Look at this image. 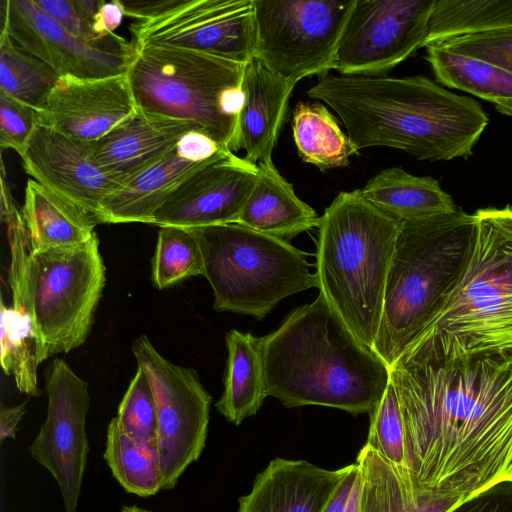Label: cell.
Instances as JSON below:
<instances>
[{"mask_svg":"<svg viewBox=\"0 0 512 512\" xmlns=\"http://www.w3.org/2000/svg\"><path fill=\"white\" fill-rule=\"evenodd\" d=\"M389 381L418 496L458 506L512 480V360L402 354Z\"/></svg>","mask_w":512,"mask_h":512,"instance_id":"1","label":"cell"},{"mask_svg":"<svg viewBox=\"0 0 512 512\" xmlns=\"http://www.w3.org/2000/svg\"><path fill=\"white\" fill-rule=\"evenodd\" d=\"M307 94L337 113L358 150L384 146L419 160L469 156L489 122L477 101L423 76L327 74Z\"/></svg>","mask_w":512,"mask_h":512,"instance_id":"2","label":"cell"},{"mask_svg":"<svg viewBox=\"0 0 512 512\" xmlns=\"http://www.w3.org/2000/svg\"><path fill=\"white\" fill-rule=\"evenodd\" d=\"M266 396L293 408L317 405L370 414L389 383V367L344 324L319 293L261 337Z\"/></svg>","mask_w":512,"mask_h":512,"instance_id":"3","label":"cell"},{"mask_svg":"<svg viewBox=\"0 0 512 512\" xmlns=\"http://www.w3.org/2000/svg\"><path fill=\"white\" fill-rule=\"evenodd\" d=\"M1 218L10 246L12 307L28 317L39 364L87 339L105 286L97 233L76 246L34 249L10 189L1 191Z\"/></svg>","mask_w":512,"mask_h":512,"instance_id":"4","label":"cell"},{"mask_svg":"<svg viewBox=\"0 0 512 512\" xmlns=\"http://www.w3.org/2000/svg\"><path fill=\"white\" fill-rule=\"evenodd\" d=\"M477 220L456 208L401 222L373 351L390 367L441 315L467 272Z\"/></svg>","mask_w":512,"mask_h":512,"instance_id":"5","label":"cell"},{"mask_svg":"<svg viewBox=\"0 0 512 512\" xmlns=\"http://www.w3.org/2000/svg\"><path fill=\"white\" fill-rule=\"evenodd\" d=\"M474 215L477 237L460 287L402 354L512 360V208H484Z\"/></svg>","mask_w":512,"mask_h":512,"instance_id":"6","label":"cell"},{"mask_svg":"<svg viewBox=\"0 0 512 512\" xmlns=\"http://www.w3.org/2000/svg\"><path fill=\"white\" fill-rule=\"evenodd\" d=\"M401 222L361 189L340 192L318 225L316 276L322 294L350 331L372 348Z\"/></svg>","mask_w":512,"mask_h":512,"instance_id":"7","label":"cell"},{"mask_svg":"<svg viewBox=\"0 0 512 512\" xmlns=\"http://www.w3.org/2000/svg\"><path fill=\"white\" fill-rule=\"evenodd\" d=\"M134 45L127 76L137 108L192 122L239 151L246 65L186 49Z\"/></svg>","mask_w":512,"mask_h":512,"instance_id":"8","label":"cell"},{"mask_svg":"<svg viewBox=\"0 0 512 512\" xmlns=\"http://www.w3.org/2000/svg\"><path fill=\"white\" fill-rule=\"evenodd\" d=\"M188 230L200 246L216 311L262 320L285 298L318 288L306 255L289 241L238 223Z\"/></svg>","mask_w":512,"mask_h":512,"instance_id":"9","label":"cell"},{"mask_svg":"<svg viewBox=\"0 0 512 512\" xmlns=\"http://www.w3.org/2000/svg\"><path fill=\"white\" fill-rule=\"evenodd\" d=\"M354 0H253L254 59L296 83L334 69L338 42Z\"/></svg>","mask_w":512,"mask_h":512,"instance_id":"10","label":"cell"},{"mask_svg":"<svg viewBox=\"0 0 512 512\" xmlns=\"http://www.w3.org/2000/svg\"><path fill=\"white\" fill-rule=\"evenodd\" d=\"M131 349L152 387L162 490H171L204 449L212 398L194 369L166 359L146 335Z\"/></svg>","mask_w":512,"mask_h":512,"instance_id":"11","label":"cell"},{"mask_svg":"<svg viewBox=\"0 0 512 512\" xmlns=\"http://www.w3.org/2000/svg\"><path fill=\"white\" fill-rule=\"evenodd\" d=\"M435 0H354L334 69L346 76H381L427 37Z\"/></svg>","mask_w":512,"mask_h":512,"instance_id":"12","label":"cell"},{"mask_svg":"<svg viewBox=\"0 0 512 512\" xmlns=\"http://www.w3.org/2000/svg\"><path fill=\"white\" fill-rule=\"evenodd\" d=\"M134 44L191 50L247 65L254 60L253 0H183L129 27Z\"/></svg>","mask_w":512,"mask_h":512,"instance_id":"13","label":"cell"},{"mask_svg":"<svg viewBox=\"0 0 512 512\" xmlns=\"http://www.w3.org/2000/svg\"><path fill=\"white\" fill-rule=\"evenodd\" d=\"M44 377L47 415L29 452L56 480L65 512H76L89 452V384L60 358L48 365Z\"/></svg>","mask_w":512,"mask_h":512,"instance_id":"14","label":"cell"},{"mask_svg":"<svg viewBox=\"0 0 512 512\" xmlns=\"http://www.w3.org/2000/svg\"><path fill=\"white\" fill-rule=\"evenodd\" d=\"M1 33L48 64L59 76L98 79L127 73L135 45L125 39L92 45L68 32L34 0L2 1Z\"/></svg>","mask_w":512,"mask_h":512,"instance_id":"15","label":"cell"},{"mask_svg":"<svg viewBox=\"0 0 512 512\" xmlns=\"http://www.w3.org/2000/svg\"><path fill=\"white\" fill-rule=\"evenodd\" d=\"M257 176V164L223 151L186 179L150 224L194 229L237 223Z\"/></svg>","mask_w":512,"mask_h":512,"instance_id":"16","label":"cell"},{"mask_svg":"<svg viewBox=\"0 0 512 512\" xmlns=\"http://www.w3.org/2000/svg\"><path fill=\"white\" fill-rule=\"evenodd\" d=\"M20 157L33 180L92 212L99 220L103 201L122 186L97 164L92 142L41 124L35 126Z\"/></svg>","mask_w":512,"mask_h":512,"instance_id":"17","label":"cell"},{"mask_svg":"<svg viewBox=\"0 0 512 512\" xmlns=\"http://www.w3.org/2000/svg\"><path fill=\"white\" fill-rule=\"evenodd\" d=\"M136 110L127 73L98 79L60 76L37 118L38 124L94 142Z\"/></svg>","mask_w":512,"mask_h":512,"instance_id":"18","label":"cell"},{"mask_svg":"<svg viewBox=\"0 0 512 512\" xmlns=\"http://www.w3.org/2000/svg\"><path fill=\"white\" fill-rule=\"evenodd\" d=\"M202 129L189 121L141 109L92 142L97 164L122 185L170 152L188 131Z\"/></svg>","mask_w":512,"mask_h":512,"instance_id":"19","label":"cell"},{"mask_svg":"<svg viewBox=\"0 0 512 512\" xmlns=\"http://www.w3.org/2000/svg\"><path fill=\"white\" fill-rule=\"evenodd\" d=\"M352 464L336 470L275 458L260 472L237 512H324Z\"/></svg>","mask_w":512,"mask_h":512,"instance_id":"20","label":"cell"},{"mask_svg":"<svg viewBox=\"0 0 512 512\" xmlns=\"http://www.w3.org/2000/svg\"><path fill=\"white\" fill-rule=\"evenodd\" d=\"M294 87L255 59L245 66L238 135L247 161L259 165L272 160Z\"/></svg>","mask_w":512,"mask_h":512,"instance_id":"21","label":"cell"},{"mask_svg":"<svg viewBox=\"0 0 512 512\" xmlns=\"http://www.w3.org/2000/svg\"><path fill=\"white\" fill-rule=\"evenodd\" d=\"M320 217L295 193L293 185L273 161L258 165L256 183L242 209L238 224L286 241L318 227Z\"/></svg>","mask_w":512,"mask_h":512,"instance_id":"22","label":"cell"},{"mask_svg":"<svg viewBox=\"0 0 512 512\" xmlns=\"http://www.w3.org/2000/svg\"><path fill=\"white\" fill-rule=\"evenodd\" d=\"M212 159L201 163L189 162L180 158L175 148L164 158L126 181L103 201L101 223L150 224L154 213L164 201Z\"/></svg>","mask_w":512,"mask_h":512,"instance_id":"23","label":"cell"},{"mask_svg":"<svg viewBox=\"0 0 512 512\" xmlns=\"http://www.w3.org/2000/svg\"><path fill=\"white\" fill-rule=\"evenodd\" d=\"M22 214L34 249L80 245L101 223L92 212L33 179L26 184Z\"/></svg>","mask_w":512,"mask_h":512,"instance_id":"24","label":"cell"},{"mask_svg":"<svg viewBox=\"0 0 512 512\" xmlns=\"http://www.w3.org/2000/svg\"><path fill=\"white\" fill-rule=\"evenodd\" d=\"M361 192L378 210L400 222L457 208L436 179L412 175L401 167L380 171L367 181Z\"/></svg>","mask_w":512,"mask_h":512,"instance_id":"25","label":"cell"},{"mask_svg":"<svg viewBox=\"0 0 512 512\" xmlns=\"http://www.w3.org/2000/svg\"><path fill=\"white\" fill-rule=\"evenodd\" d=\"M225 342L224 390L215 407L229 422L240 425L258 412L267 397L261 338L231 329Z\"/></svg>","mask_w":512,"mask_h":512,"instance_id":"26","label":"cell"},{"mask_svg":"<svg viewBox=\"0 0 512 512\" xmlns=\"http://www.w3.org/2000/svg\"><path fill=\"white\" fill-rule=\"evenodd\" d=\"M426 60L443 85L465 91L512 116V74L486 61L451 51L439 43L426 47Z\"/></svg>","mask_w":512,"mask_h":512,"instance_id":"27","label":"cell"},{"mask_svg":"<svg viewBox=\"0 0 512 512\" xmlns=\"http://www.w3.org/2000/svg\"><path fill=\"white\" fill-rule=\"evenodd\" d=\"M356 463L361 474V512H450L456 507L448 501L417 496L397 470L366 444Z\"/></svg>","mask_w":512,"mask_h":512,"instance_id":"28","label":"cell"},{"mask_svg":"<svg viewBox=\"0 0 512 512\" xmlns=\"http://www.w3.org/2000/svg\"><path fill=\"white\" fill-rule=\"evenodd\" d=\"M292 130L299 157L321 171L347 166L350 157L359 151L320 102H298Z\"/></svg>","mask_w":512,"mask_h":512,"instance_id":"29","label":"cell"},{"mask_svg":"<svg viewBox=\"0 0 512 512\" xmlns=\"http://www.w3.org/2000/svg\"><path fill=\"white\" fill-rule=\"evenodd\" d=\"M103 457L126 492L149 497L162 490L157 442L132 438L121 430L115 418L107 428Z\"/></svg>","mask_w":512,"mask_h":512,"instance_id":"30","label":"cell"},{"mask_svg":"<svg viewBox=\"0 0 512 512\" xmlns=\"http://www.w3.org/2000/svg\"><path fill=\"white\" fill-rule=\"evenodd\" d=\"M512 29V0H435L423 47L466 34Z\"/></svg>","mask_w":512,"mask_h":512,"instance_id":"31","label":"cell"},{"mask_svg":"<svg viewBox=\"0 0 512 512\" xmlns=\"http://www.w3.org/2000/svg\"><path fill=\"white\" fill-rule=\"evenodd\" d=\"M59 75L48 64L0 34V93L39 110Z\"/></svg>","mask_w":512,"mask_h":512,"instance_id":"32","label":"cell"},{"mask_svg":"<svg viewBox=\"0 0 512 512\" xmlns=\"http://www.w3.org/2000/svg\"><path fill=\"white\" fill-rule=\"evenodd\" d=\"M0 362L6 375H13L17 389L30 396H38L37 344L27 316L7 307L1 301Z\"/></svg>","mask_w":512,"mask_h":512,"instance_id":"33","label":"cell"},{"mask_svg":"<svg viewBox=\"0 0 512 512\" xmlns=\"http://www.w3.org/2000/svg\"><path fill=\"white\" fill-rule=\"evenodd\" d=\"M199 275L204 276V260L191 231L172 226L160 227L152 258L154 286L164 289Z\"/></svg>","mask_w":512,"mask_h":512,"instance_id":"34","label":"cell"},{"mask_svg":"<svg viewBox=\"0 0 512 512\" xmlns=\"http://www.w3.org/2000/svg\"><path fill=\"white\" fill-rule=\"evenodd\" d=\"M369 415L370 425L366 445L388 461L397 470L405 485L415 493L409 476L400 406L390 381L382 399Z\"/></svg>","mask_w":512,"mask_h":512,"instance_id":"35","label":"cell"},{"mask_svg":"<svg viewBox=\"0 0 512 512\" xmlns=\"http://www.w3.org/2000/svg\"><path fill=\"white\" fill-rule=\"evenodd\" d=\"M123 432L141 441L157 442V413L152 387L141 368L132 378L115 417Z\"/></svg>","mask_w":512,"mask_h":512,"instance_id":"36","label":"cell"},{"mask_svg":"<svg viewBox=\"0 0 512 512\" xmlns=\"http://www.w3.org/2000/svg\"><path fill=\"white\" fill-rule=\"evenodd\" d=\"M435 43L459 54L491 63L512 74V29L466 34Z\"/></svg>","mask_w":512,"mask_h":512,"instance_id":"37","label":"cell"},{"mask_svg":"<svg viewBox=\"0 0 512 512\" xmlns=\"http://www.w3.org/2000/svg\"><path fill=\"white\" fill-rule=\"evenodd\" d=\"M37 124V110L0 93L1 149L9 148L20 155Z\"/></svg>","mask_w":512,"mask_h":512,"instance_id":"38","label":"cell"},{"mask_svg":"<svg viewBox=\"0 0 512 512\" xmlns=\"http://www.w3.org/2000/svg\"><path fill=\"white\" fill-rule=\"evenodd\" d=\"M34 2L68 32L89 44L107 45L124 40L116 34L101 40L93 29L94 17L80 5L79 0H34Z\"/></svg>","mask_w":512,"mask_h":512,"instance_id":"39","label":"cell"},{"mask_svg":"<svg viewBox=\"0 0 512 512\" xmlns=\"http://www.w3.org/2000/svg\"><path fill=\"white\" fill-rule=\"evenodd\" d=\"M450 512H512V480L485 490Z\"/></svg>","mask_w":512,"mask_h":512,"instance_id":"40","label":"cell"},{"mask_svg":"<svg viewBox=\"0 0 512 512\" xmlns=\"http://www.w3.org/2000/svg\"><path fill=\"white\" fill-rule=\"evenodd\" d=\"M225 150L229 149L197 130L185 133L176 145L178 156L193 163L210 160Z\"/></svg>","mask_w":512,"mask_h":512,"instance_id":"41","label":"cell"},{"mask_svg":"<svg viewBox=\"0 0 512 512\" xmlns=\"http://www.w3.org/2000/svg\"><path fill=\"white\" fill-rule=\"evenodd\" d=\"M183 0H119L125 16L137 21L152 20L178 7Z\"/></svg>","mask_w":512,"mask_h":512,"instance_id":"42","label":"cell"},{"mask_svg":"<svg viewBox=\"0 0 512 512\" xmlns=\"http://www.w3.org/2000/svg\"><path fill=\"white\" fill-rule=\"evenodd\" d=\"M124 16V10L119 0L103 1L94 18L93 29L95 34L101 40L113 36L114 31L121 25Z\"/></svg>","mask_w":512,"mask_h":512,"instance_id":"43","label":"cell"},{"mask_svg":"<svg viewBox=\"0 0 512 512\" xmlns=\"http://www.w3.org/2000/svg\"><path fill=\"white\" fill-rule=\"evenodd\" d=\"M359 474V467L355 462L343 481L338 486L334 495L327 504L324 512H344L350 497L354 482Z\"/></svg>","mask_w":512,"mask_h":512,"instance_id":"44","label":"cell"},{"mask_svg":"<svg viewBox=\"0 0 512 512\" xmlns=\"http://www.w3.org/2000/svg\"><path fill=\"white\" fill-rule=\"evenodd\" d=\"M26 403L17 406L2 408L0 412V440L15 438L20 420L25 414Z\"/></svg>","mask_w":512,"mask_h":512,"instance_id":"45","label":"cell"},{"mask_svg":"<svg viewBox=\"0 0 512 512\" xmlns=\"http://www.w3.org/2000/svg\"><path fill=\"white\" fill-rule=\"evenodd\" d=\"M358 465V464H357ZM359 467V466H358ZM344 512H361V474H359L354 482L350 497L348 499Z\"/></svg>","mask_w":512,"mask_h":512,"instance_id":"46","label":"cell"},{"mask_svg":"<svg viewBox=\"0 0 512 512\" xmlns=\"http://www.w3.org/2000/svg\"><path fill=\"white\" fill-rule=\"evenodd\" d=\"M121 512H151L149 510L137 507V506H124Z\"/></svg>","mask_w":512,"mask_h":512,"instance_id":"47","label":"cell"}]
</instances>
